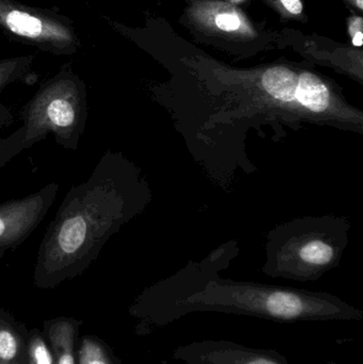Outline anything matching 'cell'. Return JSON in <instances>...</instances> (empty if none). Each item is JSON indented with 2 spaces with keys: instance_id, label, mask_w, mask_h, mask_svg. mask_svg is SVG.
<instances>
[{
  "instance_id": "obj_17",
  "label": "cell",
  "mask_w": 363,
  "mask_h": 364,
  "mask_svg": "<svg viewBox=\"0 0 363 364\" xmlns=\"http://www.w3.org/2000/svg\"><path fill=\"white\" fill-rule=\"evenodd\" d=\"M328 364H338V363H328Z\"/></svg>"
},
{
  "instance_id": "obj_7",
  "label": "cell",
  "mask_w": 363,
  "mask_h": 364,
  "mask_svg": "<svg viewBox=\"0 0 363 364\" xmlns=\"http://www.w3.org/2000/svg\"><path fill=\"white\" fill-rule=\"evenodd\" d=\"M187 16L196 29L208 36L232 41H253L258 36L247 15L223 0H191Z\"/></svg>"
},
{
  "instance_id": "obj_6",
  "label": "cell",
  "mask_w": 363,
  "mask_h": 364,
  "mask_svg": "<svg viewBox=\"0 0 363 364\" xmlns=\"http://www.w3.org/2000/svg\"><path fill=\"white\" fill-rule=\"evenodd\" d=\"M175 360L185 364H291L274 350L251 348L230 340H202L175 348Z\"/></svg>"
},
{
  "instance_id": "obj_1",
  "label": "cell",
  "mask_w": 363,
  "mask_h": 364,
  "mask_svg": "<svg viewBox=\"0 0 363 364\" xmlns=\"http://www.w3.org/2000/svg\"><path fill=\"white\" fill-rule=\"evenodd\" d=\"M220 259V258H219ZM219 259L187 267L146 291L134 314L164 327L195 312L253 316L277 323L359 322L363 311L326 292L220 277Z\"/></svg>"
},
{
  "instance_id": "obj_2",
  "label": "cell",
  "mask_w": 363,
  "mask_h": 364,
  "mask_svg": "<svg viewBox=\"0 0 363 364\" xmlns=\"http://www.w3.org/2000/svg\"><path fill=\"white\" fill-rule=\"evenodd\" d=\"M124 197L106 174L68 194L40 252V269L57 275L87 262L125 218Z\"/></svg>"
},
{
  "instance_id": "obj_9",
  "label": "cell",
  "mask_w": 363,
  "mask_h": 364,
  "mask_svg": "<svg viewBox=\"0 0 363 364\" xmlns=\"http://www.w3.org/2000/svg\"><path fill=\"white\" fill-rule=\"evenodd\" d=\"M76 327L70 321L60 320L51 324L48 338L53 346L55 364H76L74 342Z\"/></svg>"
},
{
  "instance_id": "obj_16",
  "label": "cell",
  "mask_w": 363,
  "mask_h": 364,
  "mask_svg": "<svg viewBox=\"0 0 363 364\" xmlns=\"http://www.w3.org/2000/svg\"><path fill=\"white\" fill-rule=\"evenodd\" d=\"M345 1L359 11L363 10V0H345Z\"/></svg>"
},
{
  "instance_id": "obj_8",
  "label": "cell",
  "mask_w": 363,
  "mask_h": 364,
  "mask_svg": "<svg viewBox=\"0 0 363 364\" xmlns=\"http://www.w3.org/2000/svg\"><path fill=\"white\" fill-rule=\"evenodd\" d=\"M40 191L21 200L0 207V256L9 248L23 241L38 224L49 203L53 201L55 188Z\"/></svg>"
},
{
  "instance_id": "obj_15",
  "label": "cell",
  "mask_w": 363,
  "mask_h": 364,
  "mask_svg": "<svg viewBox=\"0 0 363 364\" xmlns=\"http://www.w3.org/2000/svg\"><path fill=\"white\" fill-rule=\"evenodd\" d=\"M363 18L358 15H353L347 19V29L351 36L352 43L355 47H362L363 42Z\"/></svg>"
},
{
  "instance_id": "obj_11",
  "label": "cell",
  "mask_w": 363,
  "mask_h": 364,
  "mask_svg": "<svg viewBox=\"0 0 363 364\" xmlns=\"http://www.w3.org/2000/svg\"><path fill=\"white\" fill-rule=\"evenodd\" d=\"M36 57L32 55L0 60V91L23 77L29 70Z\"/></svg>"
},
{
  "instance_id": "obj_10",
  "label": "cell",
  "mask_w": 363,
  "mask_h": 364,
  "mask_svg": "<svg viewBox=\"0 0 363 364\" xmlns=\"http://www.w3.org/2000/svg\"><path fill=\"white\" fill-rule=\"evenodd\" d=\"M0 364H27V350L17 331L0 321Z\"/></svg>"
},
{
  "instance_id": "obj_13",
  "label": "cell",
  "mask_w": 363,
  "mask_h": 364,
  "mask_svg": "<svg viewBox=\"0 0 363 364\" xmlns=\"http://www.w3.org/2000/svg\"><path fill=\"white\" fill-rule=\"evenodd\" d=\"M27 354L28 364H55L50 348L40 335L32 336Z\"/></svg>"
},
{
  "instance_id": "obj_14",
  "label": "cell",
  "mask_w": 363,
  "mask_h": 364,
  "mask_svg": "<svg viewBox=\"0 0 363 364\" xmlns=\"http://www.w3.org/2000/svg\"><path fill=\"white\" fill-rule=\"evenodd\" d=\"M283 17L296 18L304 12L302 0H269Z\"/></svg>"
},
{
  "instance_id": "obj_3",
  "label": "cell",
  "mask_w": 363,
  "mask_h": 364,
  "mask_svg": "<svg viewBox=\"0 0 363 364\" xmlns=\"http://www.w3.org/2000/svg\"><path fill=\"white\" fill-rule=\"evenodd\" d=\"M347 218H304L269 233L262 272L273 278L315 282L336 267L347 245Z\"/></svg>"
},
{
  "instance_id": "obj_5",
  "label": "cell",
  "mask_w": 363,
  "mask_h": 364,
  "mask_svg": "<svg viewBox=\"0 0 363 364\" xmlns=\"http://www.w3.org/2000/svg\"><path fill=\"white\" fill-rule=\"evenodd\" d=\"M0 29L19 43L55 55H72L81 48L72 18L16 0H0Z\"/></svg>"
},
{
  "instance_id": "obj_12",
  "label": "cell",
  "mask_w": 363,
  "mask_h": 364,
  "mask_svg": "<svg viewBox=\"0 0 363 364\" xmlns=\"http://www.w3.org/2000/svg\"><path fill=\"white\" fill-rule=\"evenodd\" d=\"M79 364H113L102 344L91 338H85L79 350Z\"/></svg>"
},
{
  "instance_id": "obj_4",
  "label": "cell",
  "mask_w": 363,
  "mask_h": 364,
  "mask_svg": "<svg viewBox=\"0 0 363 364\" xmlns=\"http://www.w3.org/2000/svg\"><path fill=\"white\" fill-rule=\"evenodd\" d=\"M85 85L70 64L42 85L30 104L26 117L25 142L36 141L47 132L68 139L78 128L85 102Z\"/></svg>"
}]
</instances>
